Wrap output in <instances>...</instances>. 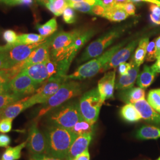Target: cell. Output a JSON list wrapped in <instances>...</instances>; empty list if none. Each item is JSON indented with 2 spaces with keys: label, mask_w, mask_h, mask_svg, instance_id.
Listing matches in <instances>:
<instances>
[{
  "label": "cell",
  "mask_w": 160,
  "mask_h": 160,
  "mask_svg": "<svg viewBox=\"0 0 160 160\" xmlns=\"http://www.w3.org/2000/svg\"><path fill=\"white\" fill-rule=\"evenodd\" d=\"M48 39V38L42 36L40 34L27 33L18 35L16 45H32L43 42Z\"/></svg>",
  "instance_id": "obj_27"
},
{
  "label": "cell",
  "mask_w": 160,
  "mask_h": 160,
  "mask_svg": "<svg viewBox=\"0 0 160 160\" xmlns=\"http://www.w3.org/2000/svg\"><path fill=\"white\" fill-rule=\"evenodd\" d=\"M155 45L157 51V55L160 52V36L155 39Z\"/></svg>",
  "instance_id": "obj_55"
},
{
  "label": "cell",
  "mask_w": 160,
  "mask_h": 160,
  "mask_svg": "<svg viewBox=\"0 0 160 160\" xmlns=\"http://www.w3.org/2000/svg\"><path fill=\"white\" fill-rule=\"evenodd\" d=\"M45 6L55 16H60L68 4L65 0H48Z\"/></svg>",
  "instance_id": "obj_30"
},
{
  "label": "cell",
  "mask_w": 160,
  "mask_h": 160,
  "mask_svg": "<svg viewBox=\"0 0 160 160\" xmlns=\"http://www.w3.org/2000/svg\"><path fill=\"white\" fill-rule=\"evenodd\" d=\"M45 154L65 160L69 148L77 136L71 129L52 125L45 133Z\"/></svg>",
  "instance_id": "obj_2"
},
{
  "label": "cell",
  "mask_w": 160,
  "mask_h": 160,
  "mask_svg": "<svg viewBox=\"0 0 160 160\" xmlns=\"http://www.w3.org/2000/svg\"><path fill=\"white\" fill-rule=\"evenodd\" d=\"M81 33L82 31L78 30L69 32L61 31L51 38L50 58L57 63L58 70L55 77L65 81L71 64L82 48L75 43Z\"/></svg>",
  "instance_id": "obj_1"
},
{
  "label": "cell",
  "mask_w": 160,
  "mask_h": 160,
  "mask_svg": "<svg viewBox=\"0 0 160 160\" xmlns=\"http://www.w3.org/2000/svg\"><path fill=\"white\" fill-rule=\"evenodd\" d=\"M103 103L98 88L86 92L78 102L80 113L82 118L92 124H95Z\"/></svg>",
  "instance_id": "obj_6"
},
{
  "label": "cell",
  "mask_w": 160,
  "mask_h": 160,
  "mask_svg": "<svg viewBox=\"0 0 160 160\" xmlns=\"http://www.w3.org/2000/svg\"><path fill=\"white\" fill-rule=\"evenodd\" d=\"M68 6L75 10L84 13L92 14V6L86 2H68Z\"/></svg>",
  "instance_id": "obj_33"
},
{
  "label": "cell",
  "mask_w": 160,
  "mask_h": 160,
  "mask_svg": "<svg viewBox=\"0 0 160 160\" xmlns=\"http://www.w3.org/2000/svg\"><path fill=\"white\" fill-rule=\"evenodd\" d=\"M32 158L35 160H63L57 158H55L46 154L32 155Z\"/></svg>",
  "instance_id": "obj_46"
},
{
  "label": "cell",
  "mask_w": 160,
  "mask_h": 160,
  "mask_svg": "<svg viewBox=\"0 0 160 160\" xmlns=\"http://www.w3.org/2000/svg\"><path fill=\"white\" fill-rule=\"evenodd\" d=\"M159 55H160V52H159V53H158V55H157V56H159Z\"/></svg>",
  "instance_id": "obj_60"
},
{
  "label": "cell",
  "mask_w": 160,
  "mask_h": 160,
  "mask_svg": "<svg viewBox=\"0 0 160 160\" xmlns=\"http://www.w3.org/2000/svg\"><path fill=\"white\" fill-rule=\"evenodd\" d=\"M49 115L48 122L51 125L71 129L82 118L77 102H72L59 106Z\"/></svg>",
  "instance_id": "obj_5"
},
{
  "label": "cell",
  "mask_w": 160,
  "mask_h": 160,
  "mask_svg": "<svg viewBox=\"0 0 160 160\" xmlns=\"http://www.w3.org/2000/svg\"><path fill=\"white\" fill-rule=\"evenodd\" d=\"M131 63H127L126 62H122L120 63V65L118 66V72H119V75H124L127 74L129 70L131 68Z\"/></svg>",
  "instance_id": "obj_43"
},
{
  "label": "cell",
  "mask_w": 160,
  "mask_h": 160,
  "mask_svg": "<svg viewBox=\"0 0 160 160\" xmlns=\"http://www.w3.org/2000/svg\"><path fill=\"white\" fill-rule=\"evenodd\" d=\"M157 51L155 45V40L149 42L147 47V52L145 57V61L147 62H152L157 59Z\"/></svg>",
  "instance_id": "obj_34"
},
{
  "label": "cell",
  "mask_w": 160,
  "mask_h": 160,
  "mask_svg": "<svg viewBox=\"0 0 160 160\" xmlns=\"http://www.w3.org/2000/svg\"><path fill=\"white\" fill-rule=\"evenodd\" d=\"M65 82L63 80L59 78H50L38 88L34 94L29 97L28 103L29 107L36 104H43L51 97Z\"/></svg>",
  "instance_id": "obj_9"
},
{
  "label": "cell",
  "mask_w": 160,
  "mask_h": 160,
  "mask_svg": "<svg viewBox=\"0 0 160 160\" xmlns=\"http://www.w3.org/2000/svg\"><path fill=\"white\" fill-rule=\"evenodd\" d=\"M10 92L9 87H8V83L7 84H4L0 85V94L7 92Z\"/></svg>",
  "instance_id": "obj_53"
},
{
  "label": "cell",
  "mask_w": 160,
  "mask_h": 160,
  "mask_svg": "<svg viewBox=\"0 0 160 160\" xmlns=\"http://www.w3.org/2000/svg\"><path fill=\"white\" fill-rule=\"evenodd\" d=\"M92 135V134H87L80 135L76 138L69 148L65 160H74L78 155L88 149Z\"/></svg>",
  "instance_id": "obj_17"
},
{
  "label": "cell",
  "mask_w": 160,
  "mask_h": 160,
  "mask_svg": "<svg viewBox=\"0 0 160 160\" xmlns=\"http://www.w3.org/2000/svg\"><path fill=\"white\" fill-rule=\"evenodd\" d=\"M12 80V76L8 69L0 70V85L7 84Z\"/></svg>",
  "instance_id": "obj_40"
},
{
  "label": "cell",
  "mask_w": 160,
  "mask_h": 160,
  "mask_svg": "<svg viewBox=\"0 0 160 160\" xmlns=\"http://www.w3.org/2000/svg\"><path fill=\"white\" fill-rule=\"evenodd\" d=\"M26 74L39 86L49 79V75L45 63H36L25 68L23 70Z\"/></svg>",
  "instance_id": "obj_18"
},
{
  "label": "cell",
  "mask_w": 160,
  "mask_h": 160,
  "mask_svg": "<svg viewBox=\"0 0 160 160\" xmlns=\"http://www.w3.org/2000/svg\"><path fill=\"white\" fill-rule=\"evenodd\" d=\"M65 1H66L67 2H68V0H65Z\"/></svg>",
  "instance_id": "obj_62"
},
{
  "label": "cell",
  "mask_w": 160,
  "mask_h": 160,
  "mask_svg": "<svg viewBox=\"0 0 160 160\" xmlns=\"http://www.w3.org/2000/svg\"><path fill=\"white\" fill-rule=\"evenodd\" d=\"M116 80L115 70L109 71L106 73L101 80L98 82V90L100 96L103 100L110 99L113 97Z\"/></svg>",
  "instance_id": "obj_13"
},
{
  "label": "cell",
  "mask_w": 160,
  "mask_h": 160,
  "mask_svg": "<svg viewBox=\"0 0 160 160\" xmlns=\"http://www.w3.org/2000/svg\"><path fill=\"white\" fill-rule=\"evenodd\" d=\"M37 1H38L39 2H40L41 3H42V4H44V2H45V0H37Z\"/></svg>",
  "instance_id": "obj_58"
},
{
  "label": "cell",
  "mask_w": 160,
  "mask_h": 160,
  "mask_svg": "<svg viewBox=\"0 0 160 160\" xmlns=\"http://www.w3.org/2000/svg\"><path fill=\"white\" fill-rule=\"evenodd\" d=\"M141 114L142 119L149 123L160 126V114L155 110L145 99L133 104Z\"/></svg>",
  "instance_id": "obj_16"
},
{
  "label": "cell",
  "mask_w": 160,
  "mask_h": 160,
  "mask_svg": "<svg viewBox=\"0 0 160 160\" xmlns=\"http://www.w3.org/2000/svg\"><path fill=\"white\" fill-rule=\"evenodd\" d=\"M33 3V0H20V4L24 6H31Z\"/></svg>",
  "instance_id": "obj_54"
},
{
  "label": "cell",
  "mask_w": 160,
  "mask_h": 160,
  "mask_svg": "<svg viewBox=\"0 0 160 160\" xmlns=\"http://www.w3.org/2000/svg\"><path fill=\"white\" fill-rule=\"evenodd\" d=\"M119 99L126 104H134L145 99V90L141 87H134L120 90L118 93Z\"/></svg>",
  "instance_id": "obj_19"
},
{
  "label": "cell",
  "mask_w": 160,
  "mask_h": 160,
  "mask_svg": "<svg viewBox=\"0 0 160 160\" xmlns=\"http://www.w3.org/2000/svg\"><path fill=\"white\" fill-rule=\"evenodd\" d=\"M156 74L151 67L146 65H144L142 71L138 76V86L144 90L147 89L153 82Z\"/></svg>",
  "instance_id": "obj_22"
},
{
  "label": "cell",
  "mask_w": 160,
  "mask_h": 160,
  "mask_svg": "<svg viewBox=\"0 0 160 160\" xmlns=\"http://www.w3.org/2000/svg\"><path fill=\"white\" fill-rule=\"evenodd\" d=\"M21 98L20 96L10 92L0 94V110H3L7 106L16 102Z\"/></svg>",
  "instance_id": "obj_31"
},
{
  "label": "cell",
  "mask_w": 160,
  "mask_h": 160,
  "mask_svg": "<svg viewBox=\"0 0 160 160\" xmlns=\"http://www.w3.org/2000/svg\"><path fill=\"white\" fill-rule=\"evenodd\" d=\"M131 68L127 74L120 75L117 79L115 83V88L116 90H123L133 87L135 81L137 80L139 72V66H138L131 58Z\"/></svg>",
  "instance_id": "obj_15"
},
{
  "label": "cell",
  "mask_w": 160,
  "mask_h": 160,
  "mask_svg": "<svg viewBox=\"0 0 160 160\" xmlns=\"http://www.w3.org/2000/svg\"><path fill=\"white\" fill-rule=\"evenodd\" d=\"M136 137L141 140L157 139L160 138V128L149 125L142 126L137 132Z\"/></svg>",
  "instance_id": "obj_24"
},
{
  "label": "cell",
  "mask_w": 160,
  "mask_h": 160,
  "mask_svg": "<svg viewBox=\"0 0 160 160\" xmlns=\"http://www.w3.org/2000/svg\"><path fill=\"white\" fill-rule=\"evenodd\" d=\"M28 141L20 143L15 147H8L3 153L1 160H18L22 156V150L27 145Z\"/></svg>",
  "instance_id": "obj_28"
},
{
  "label": "cell",
  "mask_w": 160,
  "mask_h": 160,
  "mask_svg": "<svg viewBox=\"0 0 160 160\" xmlns=\"http://www.w3.org/2000/svg\"><path fill=\"white\" fill-rule=\"evenodd\" d=\"M27 147L32 155L45 154L46 138L37 125L33 123L29 129V135L27 139Z\"/></svg>",
  "instance_id": "obj_11"
},
{
  "label": "cell",
  "mask_w": 160,
  "mask_h": 160,
  "mask_svg": "<svg viewBox=\"0 0 160 160\" xmlns=\"http://www.w3.org/2000/svg\"><path fill=\"white\" fill-rule=\"evenodd\" d=\"M38 86L39 85L23 71L8 82L10 92L21 97L33 94Z\"/></svg>",
  "instance_id": "obj_10"
},
{
  "label": "cell",
  "mask_w": 160,
  "mask_h": 160,
  "mask_svg": "<svg viewBox=\"0 0 160 160\" xmlns=\"http://www.w3.org/2000/svg\"><path fill=\"white\" fill-rule=\"evenodd\" d=\"M125 43L126 41L112 46L108 51L103 52L101 55L81 65L74 73L65 76L66 81L68 80H86L93 77L99 72H102L105 65L109 62L112 57L122 48Z\"/></svg>",
  "instance_id": "obj_3"
},
{
  "label": "cell",
  "mask_w": 160,
  "mask_h": 160,
  "mask_svg": "<svg viewBox=\"0 0 160 160\" xmlns=\"http://www.w3.org/2000/svg\"><path fill=\"white\" fill-rule=\"evenodd\" d=\"M151 12L150 19L156 24H160V6L155 4H151L149 6Z\"/></svg>",
  "instance_id": "obj_35"
},
{
  "label": "cell",
  "mask_w": 160,
  "mask_h": 160,
  "mask_svg": "<svg viewBox=\"0 0 160 160\" xmlns=\"http://www.w3.org/2000/svg\"><path fill=\"white\" fill-rule=\"evenodd\" d=\"M151 68L156 73H160V56H157L156 62L151 67Z\"/></svg>",
  "instance_id": "obj_49"
},
{
  "label": "cell",
  "mask_w": 160,
  "mask_h": 160,
  "mask_svg": "<svg viewBox=\"0 0 160 160\" xmlns=\"http://www.w3.org/2000/svg\"><path fill=\"white\" fill-rule=\"evenodd\" d=\"M2 37L7 44H16L18 35L12 30H6L3 33Z\"/></svg>",
  "instance_id": "obj_38"
},
{
  "label": "cell",
  "mask_w": 160,
  "mask_h": 160,
  "mask_svg": "<svg viewBox=\"0 0 160 160\" xmlns=\"http://www.w3.org/2000/svg\"><path fill=\"white\" fill-rule=\"evenodd\" d=\"M75 160V159H74V160Z\"/></svg>",
  "instance_id": "obj_63"
},
{
  "label": "cell",
  "mask_w": 160,
  "mask_h": 160,
  "mask_svg": "<svg viewBox=\"0 0 160 160\" xmlns=\"http://www.w3.org/2000/svg\"><path fill=\"white\" fill-rule=\"evenodd\" d=\"M148 43L149 39L147 38H143L139 42L137 48L132 57L138 66L140 67L145 60Z\"/></svg>",
  "instance_id": "obj_25"
},
{
  "label": "cell",
  "mask_w": 160,
  "mask_h": 160,
  "mask_svg": "<svg viewBox=\"0 0 160 160\" xmlns=\"http://www.w3.org/2000/svg\"><path fill=\"white\" fill-rule=\"evenodd\" d=\"M2 110H0V121L2 119Z\"/></svg>",
  "instance_id": "obj_57"
},
{
  "label": "cell",
  "mask_w": 160,
  "mask_h": 160,
  "mask_svg": "<svg viewBox=\"0 0 160 160\" xmlns=\"http://www.w3.org/2000/svg\"><path fill=\"white\" fill-rule=\"evenodd\" d=\"M42 43L32 45L7 44L6 45L0 46V52L3 53L6 55L12 67L18 63L25 61L32 53Z\"/></svg>",
  "instance_id": "obj_8"
},
{
  "label": "cell",
  "mask_w": 160,
  "mask_h": 160,
  "mask_svg": "<svg viewBox=\"0 0 160 160\" xmlns=\"http://www.w3.org/2000/svg\"><path fill=\"white\" fill-rule=\"evenodd\" d=\"M160 160V157H159V158H157V160Z\"/></svg>",
  "instance_id": "obj_61"
},
{
  "label": "cell",
  "mask_w": 160,
  "mask_h": 160,
  "mask_svg": "<svg viewBox=\"0 0 160 160\" xmlns=\"http://www.w3.org/2000/svg\"><path fill=\"white\" fill-rule=\"evenodd\" d=\"M132 2H147L151 4H155L160 6V0H131Z\"/></svg>",
  "instance_id": "obj_52"
},
{
  "label": "cell",
  "mask_w": 160,
  "mask_h": 160,
  "mask_svg": "<svg viewBox=\"0 0 160 160\" xmlns=\"http://www.w3.org/2000/svg\"><path fill=\"white\" fill-rule=\"evenodd\" d=\"M50 43L51 38L38 47L30 56L24 61L23 69L36 63H45L50 58Z\"/></svg>",
  "instance_id": "obj_14"
},
{
  "label": "cell",
  "mask_w": 160,
  "mask_h": 160,
  "mask_svg": "<svg viewBox=\"0 0 160 160\" xmlns=\"http://www.w3.org/2000/svg\"><path fill=\"white\" fill-rule=\"evenodd\" d=\"M123 32L122 28H116L99 37L85 49L79 59L80 62H86L101 55Z\"/></svg>",
  "instance_id": "obj_7"
},
{
  "label": "cell",
  "mask_w": 160,
  "mask_h": 160,
  "mask_svg": "<svg viewBox=\"0 0 160 160\" xmlns=\"http://www.w3.org/2000/svg\"><path fill=\"white\" fill-rule=\"evenodd\" d=\"M45 63L46 65V69L49 75V78L57 75L58 70L57 63L56 62L52 60L50 58Z\"/></svg>",
  "instance_id": "obj_37"
},
{
  "label": "cell",
  "mask_w": 160,
  "mask_h": 160,
  "mask_svg": "<svg viewBox=\"0 0 160 160\" xmlns=\"http://www.w3.org/2000/svg\"><path fill=\"white\" fill-rule=\"evenodd\" d=\"M13 119L4 118L0 121V132L6 133L11 131Z\"/></svg>",
  "instance_id": "obj_39"
},
{
  "label": "cell",
  "mask_w": 160,
  "mask_h": 160,
  "mask_svg": "<svg viewBox=\"0 0 160 160\" xmlns=\"http://www.w3.org/2000/svg\"><path fill=\"white\" fill-rule=\"evenodd\" d=\"M105 10H106V8L102 5L96 4L94 6H92V14L100 16H101L102 17L103 14L105 12Z\"/></svg>",
  "instance_id": "obj_44"
},
{
  "label": "cell",
  "mask_w": 160,
  "mask_h": 160,
  "mask_svg": "<svg viewBox=\"0 0 160 160\" xmlns=\"http://www.w3.org/2000/svg\"><path fill=\"white\" fill-rule=\"evenodd\" d=\"M139 42V40H133L124 48L120 49L112 57L109 62L105 65L102 72H104L110 69H116L120 63L126 62L131 56L132 53L138 45Z\"/></svg>",
  "instance_id": "obj_12"
},
{
  "label": "cell",
  "mask_w": 160,
  "mask_h": 160,
  "mask_svg": "<svg viewBox=\"0 0 160 160\" xmlns=\"http://www.w3.org/2000/svg\"><path fill=\"white\" fill-rule=\"evenodd\" d=\"M82 91V87L80 82L75 80L65 82L48 100L43 103V106L39 112L38 118L46 114L50 111L61 106L63 103L72 98L78 96Z\"/></svg>",
  "instance_id": "obj_4"
},
{
  "label": "cell",
  "mask_w": 160,
  "mask_h": 160,
  "mask_svg": "<svg viewBox=\"0 0 160 160\" xmlns=\"http://www.w3.org/2000/svg\"><path fill=\"white\" fill-rule=\"evenodd\" d=\"M68 2H86L92 6H94L96 4L103 6L101 0H68Z\"/></svg>",
  "instance_id": "obj_47"
},
{
  "label": "cell",
  "mask_w": 160,
  "mask_h": 160,
  "mask_svg": "<svg viewBox=\"0 0 160 160\" xmlns=\"http://www.w3.org/2000/svg\"><path fill=\"white\" fill-rule=\"evenodd\" d=\"M0 2L8 6H15L20 4V0H0Z\"/></svg>",
  "instance_id": "obj_51"
},
{
  "label": "cell",
  "mask_w": 160,
  "mask_h": 160,
  "mask_svg": "<svg viewBox=\"0 0 160 160\" xmlns=\"http://www.w3.org/2000/svg\"><path fill=\"white\" fill-rule=\"evenodd\" d=\"M128 14L120 4L106 8L102 17L113 22H120L126 20Z\"/></svg>",
  "instance_id": "obj_21"
},
{
  "label": "cell",
  "mask_w": 160,
  "mask_h": 160,
  "mask_svg": "<svg viewBox=\"0 0 160 160\" xmlns=\"http://www.w3.org/2000/svg\"><path fill=\"white\" fill-rule=\"evenodd\" d=\"M90 153L88 151V149H86L85 151L82 152L81 154L78 155L75 158V160H90Z\"/></svg>",
  "instance_id": "obj_48"
},
{
  "label": "cell",
  "mask_w": 160,
  "mask_h": 160,
  "mask_svg": "<svg viewBox=\"0 0 160 160\" xmlns=\"http://www.w3.org/2000/svg\"><path fill=\"white\" fill-rule=\"evenodd\" d=\"M11 142L10 137L6 134H0V147H8Z\"/></svg>",
  "instance_id": "obj_45"
},
{
  "label": "cell",
  "mask_w": 160,
  "mask_h": 160,
  "mask_svg": "<svg viewBox=\"0 0 160 160\" xmlns=\"http://www.w3.org/2000/svg\"><path fill=\"white\" fill-rule=\"evenodd\" d=\"M116 4H124L131 2V0H115Z\"/></svg>",
  "instance_id": "obj_56"
},
{
  "label": "cell",
  "mask_w": 160,
  "mask_h": 160,
  "mask_svg": "<svg viewBox=\"0 0 160 160\" xmlns=\"http://www.w3.org/2000/svg\"><path fill=\"white\" fill-rule=\"evenodd\" d=\"M128 15H134L135 14L136 7L132 2H129L124 4H120Z\"/></svg>",
  "instance_id": "obj_42"
},
{
  "label": "cell",
  "mask_w": 160,
  "mask_h": 160,
  "mask_svg": "<svg viewBox=\"0 0 160 160\" xmlns=\"http://www.w3.org/2000/svg\"><path fill=\"white\" fill-rule=\"evenodd\" d=\"M35 160L34 158H30V160Z\"/></svg>",
  "instance_id": "obj_59"
},
{
  "label": "cell",
  "mask_w": 160,
  "mask_h": 160,
  "mask_svg": "<svg viewBox=\"0 0 160 160\" xmlns=\"http://www.w3.org/2000/svg\"><path fill=\"white\" fill-rule=\"evenodd\" d=\"M120 114L123 120L129 123H135L142 119L133 104H126L123 106L120 109Z\"/></svg>",
  "instance_id": "obj_23"
},
{
  "label": "cell",
  "mask_w": 160,
  "mask_h": 160,
  "mask_svg": "<svg viewBox=\"0 0 160 160\" xmlns=\"http://www.w3.org/2000/svg\"><path fill=\"white\" fill-rule=\"evenodd\" d=\"M29 97H25L19 100L15 103L7 106L2 110V119L11 118L14 119L18 114H20L24 110L29 108L28 100Z\"/></svg>",
  "instance_id": "obj_20"
},
{
  "label": "cell",
  "mask_w": 160,
  "mask_h": 160,
  "mask_svg": "<svg viewBox=\"0 0 160 160\" xmlns=\"http://www.w3.org/2000/svg\"><path fill=\"white\" fill-rule=\"evenodd\" d=\"M36 29L40 35L48 38L53 34L57 30V20L55 18H52L44 24H37Z\"/></svg>",
  "instance_id": "obj_29"
},
{
  "label": "cell",
  "mask_w": 160,
  "mask_h": 160,
  "mask_svg": "<svg viewBox=\"0 0 160 160\" xmlns=\"http://www.w3.org/2000/svg\"><path fill=\"white\" fill-rule=\"evenodd\" d=\"M62 16L63 21L66 23L72 24L75 23L76 21V14L74 9L70 6H68L65 9Z\"/></svg>",
  "instance_id": "obj_36"
},
{
  "label": "cell",
  "mask_w": 160,
  "mask_h": 160,
  "mask_svg": "<svg viewBox=\"0 0 160 160\" xmlns=\"http://www.w3.org/2000/svg\"><path fill=\"white\" fill-rule=\"evenodd\" d=\"M147 102L155 110L160 114V88L153 89L149 92Z\"/></svg>",
  "instance_id": "obj_32"
},
{
  "label": "cell",
  "mask_w": 160,
  "mask_h": 160,
  "mask_svg": "<svg viewBox=\"0 0 160 160\" xmlns=\"http://www.w3.org/2000/svg\"><path fill=\"white\" fill-rule=\"evenodd\" d=\"M11 67L10 63L6 55L3 53L0 52V70L10 68Z\"/></svg>",
  "instance_id": "obj_41"
},
{
  "label": "cell",
  "mask_w": 160,
  "mask_h": 160,
  "mask_svg": "<svg viewBox=\"0 0 160 160\" xmlns=\"http://www.w3.org/2000/svg\"><path fill=\"white\" fill-rule=\"evenodd\" d=\"M71 130L77 137L87 134L93 135L94 132V124H92L83 118H81Z\"/></svg>",
  "instance_id": "obj_26"
},
{
  "label": "cell",
  "mask_w": 160,
  "mask_h": 160,
  "mask_svg": "<svg viewBox=\"0 0 160 160\" xmlns=\"http://www.w3.org/2000/svg\"><path fill=\"white\" fill-rule=\"evenodd\" d=\"M101 1L106 8L113 7L116 5L115 0H101Z\"/></svg>",
  "instance_id": "obj_50"
}]
</instances>
